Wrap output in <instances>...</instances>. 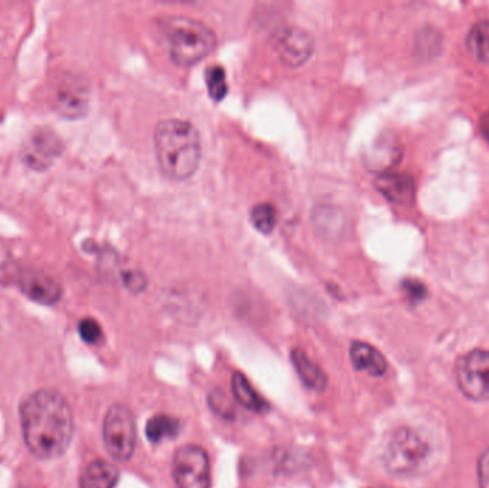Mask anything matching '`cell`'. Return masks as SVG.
<instances>
[{"label":"cell","instance_id":"1","mask_svg":"<svg viewBox=\"0 0 489 488\" xmlns=\"http://www.w3.org/2000/svg\"><path fill=\"white\" fill-rule=\"evenodd\" d=\"M24 443L35 457H60L73 436V412L62 395L49 390L33 392L21 407Z\"/></svg>","mask_w":489,"mask_h":488},{"label":"cell","instance_id":"2","mask_svg":"<svg viewBox=\"0 0 489 488\" xmlns=\"http://www.w3.org/2000/svg\"><path fill=\"white\" fill-rule=\"evenodd\" d=\"M156 160L165 177L187 180L197 173L202 158V141L197 126L183 119H163L153 134Z\"/></svg>","mask_w":489,"mask_h":488},{"label":"cell","instance_id":"3","mask_svg":"<svg viewBox=\"0 0 489 488\" xmlns=\"http://www.w3.org/2000/svg\"><path fill=\"white\" fill-rule=\"evenodd\" d=\"M158 28L171 60L183 68L204 60L217 46L214 31L197 19L176 14L162 16Z\"/></svg>","mask_w":489,"mask_h":488},{"label":"cell","instance_id":"4","mask_svg":"<svg viewBox=\"0 0 489 488\" xmlns=\"http://www.w3.org/2000/svg\"><path fill=\"white\" fill-rule=\"evenodd\" d=\"M434 447L420 429L402 427L396 429L386 443L383 454V467L396 477L420 474L431 463Z\"/></svg>","mask_w":489,"mask_h":488},{"label":"cell","instance_id":"5","mask_svg":"<svg viewBox=\"0 0 489 488\" xmlns=\"http://www.w3.org/2000/svg\"><path fill=\"white\" fill-rule=\"evenodd\" d=\"M104 441L107 453L116 461H128L136 447V424L131 410L112 405L104 419Z\"/></svg>","mask_w":489,"mask_h":488},{"label":"cell","instance_id":"6","mask_svg":"<svg viewBox=\"0 0 489 488\" xmlns=\"http://www.w3.org/2000/svg\"><path fill=\"white\" fill-rule=\"evenodd\" d=\"M457 384L472 401H489V350H475L459 358L455 367Z\"/></svg>","mask_w":489,"mask_h":488},{"label":"cell","instance_id":"7","mask_svg":"<svg viewBox=\"0 0 489 488\" xmlns=\"http://www.w3.org/2000/svg\"><path fill=\"white\" fill-rule=\"evenodd\" d=\"M172 475L178 488H210L207 451L198 446L178 448L173 454Z\"/></svg>","mask_w":489,"mask_h":488},{"label":"cell","instance_id":"8","mask_svg":"<svg viewBox=\"0 0 489 488\" xmlns=\"http://www.w3.org/2000/svg\"><path fill=\"white\" fill-rule=\"evenodd\" d=\"M52 104L63 118H83L89 111V85L78 75L63 73L53 85Z\"/></svg>","mask_w":489,"mask_h":488},{"label":"cell","instance_id":"9","mask_svg":"<svg viewBox=\"0 0 489 488\" xmlns=\"http://www.w3.org/2000/svg\"><path fill=\"white\" fill-rule=\"evenodd\" d=\"M273 49L283 65L298 68L314 52V39L305 29L285 26L273 35Z\"/></svg>","mask_w":489,"mask_h":488},{"label":"cell","instance_id":"10","mask_svg":"<svg viewBox=\"0 0 489 488\" xmlns=\"http://www.w3.org/2000/svg\"><path fill=\"white\" fill-rule=\"evenodd\" d=\"M62 152V141L51 129H36L22 148V158L33 170H46Z\"/></svg>","mask_w":489,"mask_h":488},{"label":"cell","instance_id":"11","mask_svg":"<svg viewBox=\"0 0 489 488\" xmlns=\"http://www.w3.org/2000/svg\"><path fill=\"white\" fill-rule=\"evenodd\" d=\"M18 285L26 297L39 304L53 305L62 298V285L42 271H22L18 277Z\"/></svg>","mask_w":489,"mask_h":488},{"label":"cell","instance_id":"12","mask_svg":"<svg viewBox=\"0 0 489 488\" xmlns=\"http://www.w3.org/2000/svg\"><path fill=\"white\" fill-rule=\"evenodd\" d=\"M375 188L391 204L410 207L415 201V180L412 175L405 172L379 173Z\"/></svg>","mask_w":489,"mask_h":488},{"label":"cell","instance_id":"13","mask_svg":"<svg viewBox=\"0 0 489 488\" xmlns=\"http://www.w3.org/2000/svg\"><path fill=\"white\" fill-rule=\"evenodd\" d=\"M349 355H351L352 365L356 371L366 373L373 377H381L385 374V357L376 350L375 346L356 341L352 344Z\"/></svg>","mask_w":489,"mask_h":488},{"label":"cell","instance_id":"14","mask_svg":"<svg viewBox=\"0 0 489 488\" xmlns=\"http://www.w3.org/2000/svg\"><path fill=\"white\" fill-rule=\"evenodd\" d=\"M119 480V471L111 463L95 460L85 468L80 477V488H115Z\"/></svg>","mask_w":489,"mask_h":488},{"label":"cell","instance_id":"15","mask_svg":"<svg viewBox=\"0 0 489 488\" xmlns=\"http://www.w3.org/2000/svg\"><path fill=\"white\" fill-rule=\"evenodd\" d=\"M291 360H292L293 367L297 370L303 384L315 391H324L328 384L327 375L314 361L308 357L307 354L298 348H293L291 353Z\"/></svg>","mask_w":489,"mask_h":488},{"label":"cell","instance_id":"16","mask_svg":"<svg viewBox=\"0 0 489 488\" xmlns=\"http://www.w3.org/2000/svg\"><path fill=\"white\" fill-rule=\"evenodd\" d=\"M232 392H234L235 400L244 409L254 412L268 411L269 404L266 400L254 390L248 378L241 373H235L232 375Z\"/></svg>","mask_w":489,"mask_h":488},{"label":"cell","instance_id":"17","mask_svg":"<svg viewBox=\"0 0 489 488\" xmlns=\"http://www.w3.org/2000/svg\"><path fill=\"white\" fill-rule=\"evenodd\" d=\"M466 51L478 62L489 65V18L476 22L466 39Z\"/></svg>","mask_w":489,"mask_h":488},{"label":"cell","instance_id":"18","mask_svg":"<svg viewBox=\"0 0 489 488\" xmlns=\"http://www.w3.org/2000/svg\"><path fill=\"white\" fill-rule=\"evenodd\" d=\"M180 431V423L173 417L159 416L152 417L146 424V437L151 443H161L165 438H175Z\"/></svg>","mask_w":489,"mask_h":488},{"label":"cell","instance_id":"19","mask_svg":"<svg viewBox=\"0 0 489 488\" xmlns=\"http://www.w3.org/2000/svg\"><path fill=\"white\" fill-rule=\"evenodd\" d=\"M415 51L422 60H432L442 51V35L437 29L427 26L418 33Z\"/></svg>","mask_w":489,"mask_h":488},{"label":"cell","instance_id":"20","mask_svg":"<svg viewBox=\"0 0 489 488\" xmlns=\"http://www.w3.org/2000/svg\"><path fill=\"white\" fill-rule=\"evenodd\" d=\"M251 221L261 233H272L278 222V212L273 205L259 204L252 209Z\"/></svg>","mask_w":489,"mask_h":488},{"label":"cell","instance_id":"21","mask_svg":"<svg viewBox=\"0 0 489 488\" xmlns=\"http://www.w3.org/2000/svg\"><path fill=\"white\" fill-rule=\"evenodd\" d=\"M207 87L209 90V97L214 101L219 102L226 97L227 94V80L226 73H225L222 66H212L207 70Z\"/></svg>","mask_w":489,"mask_h":488},{"label":"cell","instance_id":"22","mask_svg":"<svg viewBox=\"0 0 489 488\" xmlns=\"http://www.w3.org/2000/svg\"><path fill=\"white\" fill-rule=\"evenodd\" d=\"M79 334L88 344H97L104 338L102 328L94 318H85L79 322Z\"/></svg>","mask_w":489,"mask_h":488},{"label":"cell","instance_id":"23","mask_svg":"<svg viewBox=\"0 0 489 488\" xmlns=\"http://www.w3.org/2000/svg\"><path fill=\"white\" fill-rule=\"evenodd\" d=\"M209 405L215 412H217L219 416L225 417V419H229L234 414V407H232L231 402L226 399V395L224 392L210 394Z\"/></svg>","mask_w":489,"mask_h":488},{"label":"cell","instance_id":"24","mask_svg":"<svg viewBox=\"0 0 489 488\" xmlns=\"http://www.w3.org/2000/svg\"><path fill=\"white\" fill-rule=\"evenodd\" d=\"M402 288L412 302L422 301L427 297V287L420 281L410 278V280L403 281Z\"/></svg>","mask_w":489,"mask_h":488},{"label":"cell","instance_id":"25","mask_svg":"<svg viewBox=\"0 0 489 488\" xmlns=\"http://www.w3.org/2000/svg\"><path fill=\"white\" fill-rule=\"evenodd\" d=\"M122 278H124L125 287L131 290L132 292H142L146 288L145 275L139 271H128Z\"/></svg>","mask_w":489,"mask_h":488},{"label":"cell","instance_id":"26","mask_svg":"<svg viewBox=\"0 0 489 488\" xmlns=\"http://www.w3.org/2000/svg\"><path fill=\"white\" fill-rule=\"evenodd\" d=\"M479 488H489V448H486L478 460Z\"/></svg>","mask_w":489,"mask_h":488},{"label":"cell","instance_id":"27","mask_svg":"<svg viewBox=\"0 0 489 488\" xmlns=\"http://www.w3.org/2000/svg\"><path fill=\"white\" fill-rule=\"evenodd\" d=\"M479 134L483 135V138L485 139L486 143H489V111H486L485 114L481 115L478 122Z\"/></svg>","mask_w":489,"mask_h":488}]
</instances>
